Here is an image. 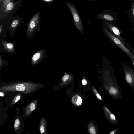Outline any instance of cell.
Instances as JSON below:
<instances>
[{
    "label": "cell",
    "instance_id": "1",
    "mask_svg": "<svg viewBox=\"0 0 134 134\" xmlns=\"http://www.w3.org/2000/svg\"><path fill=\"white\" fill-rule=\"evenodd\" d=\"M42 86L39 84L30 82L13 83L0 87L1 91L5 92L19 91L26 94L32 93Z\"/></svg>",
    "mask_w": 134,
    "mask_h": 134
},
{
    "label": "cell",
    "instance_id": "2",
    "mask_svg": "<svg viewBox=\"0 0 134 134\" xmlns=\"http://www.w3.org/2000/svg\"><path fill=\"white\" fill-rule=\"evenodd\" d=\"M24 0H11L5 8L0 11V20L12 18L14 14L21 6Z\"/></svg>",
    "mask_w": 134,
    "mask_h": 134
},
{
    "label": "cell",
    "instance_id": "3",
    "mask_svg": "<svg viewBox=\"0 0 134 134\" xmlns=\"http://www.w3.org/2000/svg\"><path fill=\"white\" fill-rule=\"evenodd\" d=\"M102 29L105 36L109 40L126 53L132 60H134V55L121 41L113 35L104 25L102 26Z\"/></svg>",
    "mask_w": 134,
    "mask_h": 134
},
{
    "label": "cell",
    "instance_id": "4",
    "mask_svg": "<svg viewBox=\"0 0 134 134\" xmlns=\"http://www.w3.org/2000/svg\"><path fill=\"white\" fill-rule=\"evenodd\" d=\"M65 3L71 12L75 26L83 35L84 31L83 24L77 7L73 4L69 2L65 1Z\"/></svg>",
    "mask_w": 134,
    "mask_h": 134
},
{
    "label": "cell",
    "instance_id": "5",
    "mask_svg": "<svg viewBox=\"0 0 134 134\" xmlns=\"http://www.w3.org/2000/svg\"><path fill=\"white\" fill-rule=\"evenodd\" d=\"M41 19V13L37 11L34 14L29 21L27 28L28 33L32 34L34 31L40 30Z\"/></svg>",
    "mask_w": 134,
    "mask_h": 134
},
{
    "label": "cell",
    "instance_id": "6",
    "mask_svg": "<svg viewBox=\"0 0 134 134\" xmlns=\"http://www.w3.org/2000/svg\"><path fill=\"white\" fill-rule=\"evenodd\" d=\"M118 13L111 10H104L96 15V18L102 20L115 23L117 20Z\"/></svg>",
    "mask_w": 134,
    "mask_h": 134
},
{
    "label": "cell",
    "instance_id": "7",
    "mask_svg": "<svg viewBox=\"0 0 134 134\" xmlns=\"http://www.w3.org/2000/svg\"><path fill=\"white\" fill-rule=\"evenodd\" d=\"M123 70L125 73V80L130 87L132 92H134V70L129 67L125 66Z\"/></svg>",
    "mask_w": 134,
    "mask_h": 134
},
{
    "label": "cell",
    "instance_id": "8",
    "mask_svg": "<svg viewBox=\"0 0 134 134\" xmlns=\"http://www.w3.org/2000/svg\"><path fill=\"white\" fill-rule=\"evenodd\" d=\"M102 23L103 25L105 26L111 33L116 37L119 39L124 43V41L120 35L119 29L113 23L103 20Z\"/></svg>",
    "mask_w": 134,
    "mask_h": 134
},
{
    "label": "cell",
    "instance_id": "9",
    "mask_svg": "<svg viewBox=\"0 0 134 134\" xmlns=\"http://www.w3.org/2000/svg\"><path fill=\"white\" fill-rule=\"evenodd\" d=\"M23 22V19L22 17H20L18 15H16L12 19L10 28L12 29H15Z\"/></svg>",
    "mask_w": 134,
    "mask_h": 134
},
{
    "label": "cell",
    "instance_id": "10",
    "mask_svg": "<svg viewBox=\"0 0 134 134\" xmlns=\"http://www.w3.org/2000/svg\"><path fill=\"white\" fill-rule=\"evenodd\" d=\"M37 100L33 101L30 103L26 107L25 113L26 117H28L36 109L37 104Z\"/></svg>",
    "mask_w": 134,
    "mask_h": 134
},
{
    "label": "cell",
    "instance_id": "11",
    "mask_svg": "<svg viewBox=\"0 0 134 134\" xmlns=\"http://www.w3.org/2000/svg\"><path fill=\"white\" fill-rule=\"evenodd\" d=\"M105 109L107 112V116L112 124L115 125L118 123V121L114 115L106 107Z\"/></svg>",
    "mask_w": 134,
    "mask_h": 134
},
{
    "label": "cell",
    "instance_id": "12",
    "mask_svg": "<svg viewBox=\"0 0 134 134\" xmlns=\"http://www.w3.org/2000/svg\"><path fill=\"white\" fill-rule=\"evenodd\" d=\"M41 134H45L46 132V122L44 118H41L39 128Z\"/></svg>",
    "mask_w": 134,
    "mask_h": 134
},
{
    "label": "cell",
    "instance_id": "13",
    "mask_svg": "<svg viewBox=\"0 0 134 134\" xmlns=\"http://www.w3.org/2000/svg\"><path fill=\"white\" fill-rule=\"evenodd\" d=\"M41 57V54L40 52L35 53L32 58V61L34 63H36Z\"/></svg>",
    "mask_w": 134,
    "mask_h": 134
},
{
    "label": "cell",
    "instance_id": "14",
    "mask_svg": "<svg viewBox=\"0 0 134 134\" xmlns=\"http://www.w3.org/2000/svg\"><path fill=\"white\" fill-rule=\"evenodd\" d=\"M20 124V119L18 117L15 120L14 124V130L15 131L18 130L19 128Z\"/></svg>",
    "mask_w": 134,
    "mask_h": 134
},
{
    "label": "cell",
    "instance_id": "15",
    "mask_svg": "<svg viewBox=\"0 0 134 134\" xmlns=\"http://www.w3.org/2000/svg\"><path fill=\"white\" fill-rule=\"evenodd\" d=\"M11 0H3L1 4L0 5V11L4 9L8 4Z\"/></svg>",
    "mask_w": 134,
    "mask_h": 134
},
{
    "label": "cell",
    "instance_id": "16",
    "mask_svg": "<svg viewBox=\"0 0 134 134\" xmlns=\"http://www.w3.org/2000/svg\"><path fill=\"white\" fill-rule=\"evenodd\" d=\"M21 94L20 93H18L15 96L13 100L11 105H13L15 104L20 99Z\"/></svg>",
    "mask_w": 134,
    "mask_h": 134
},
{
    "label": "cell",
    "instance_id": "17",
    "mask_svg": "<svg viewBox=\"0 0 134 134\" xmlns=\"http://www.w3.org/2000/svg\"><path fill=\"white\" fill-rule=\"evenodd\" d=\"M131 2V7L130 12L132 16L134 19V0H130Z\"/></svg>",
    "mask_w": 134,
    "mask_h": 134
},
{
    "label": "cell",
    "instance_id": "18",
    "mask_svg": "<svg viewBox=\"0 0 134 134\" xmlns=\"http://www.w3.org/2000/svg\"><path fill=\"white\" fill-rule=\"evenodd\" d=\"M82 102V99L81 97L77 95V99L76 102V104L77 105L79 106L80 105Z\"/></svg>",
    "mask_w": 134,
    "mask_h": 134
},
{
    "label": "cell",
    "instance_id": "19",
    "mask_svg": "<svg viewBox=\"0 0 134 134\" xmlns=\"http://www.w3.org/2000/svg\"><path fill=\"white\" fill-rule=\"evenodd\" d=\"M6 48L9 50H12L13 48V46L11 43H7L6 45Z\"/></svg>",
    "mask_w": 134,
    "mask_h": 134
},
{
    "label": "cell",
    "instance_id": "20",
    "mask_svg": "<svg viewBox=\"0 0 134 134\" xmlns=\"http://www.w3.org/2000/svg\"><path fill=\"white\" fill-rule=\"evenodd\" d=\"M69 77V75L66 74L63 76L62 78V80L63 82H65L67 81Z\"/></svg>",
    "mask_w": 134,
    "mask_h": 134
},
{
    "label": "cell",
    "instance_id": "21",
    "mask_svg": "<svg viewBox=\"0 0 134 134\" xmlns=\"http://www.w3.org/2000/svg\"><path fill=\"white\" fill-rule=\"evenodd\" d=\"M89 132L91 134H96V133L95 129L93 127H92L90 129Z\"/></svg>",
    "mask_w": 134,
    "mask_h": 134
},
{
    "label": "cell",
    "instance_id": "22",
    "mask_svg": "<svg viewBox=\"0 0 134 134\" xmlns=\"http://www.w3.org/2000/svg\"><path fill=\"white\" fill-rule=\"evenodd\" d=\"M48 4H51L54 2L55 0H38Z\"/></svg>",
    "mask_w": 134,
    "mask_h": 134
},
{
    "label": "cell",
    "instance_id": "23",
    "mask_svg": "<svg viewBox=\"0 0 134 134\" xmlns=\"http://www.w3.org/2000/svg\"><path fill=\"white\" fill-rule=\"evenodd\" d=\"M118 130V128H116L111 131L109 133V134H115L117 133Z\"/></svg>",
    "mask_w": 134,
    "mask_h": 134
},
{
    "label": "cell",
    "instance_id": "24",
    "mask_svg": "<svg viewBox=\"0 0 134 134\" xmlns=\"http://www.w3.org/2000/svg\"><path fill=\"white\" fill-rule=\"evenodd\" d=\"M93 90H94V91L95 93H96V96H97V98H98V99H99L101 100L102 98H101V96L98 93V92H97V91L96 90L95 88H94Z\"/></svg>",
    "mask_w": 134,
    "mask_h": 134
},
{
    "label": "cell",
    "instance_id": "25",
    "mask_svg": "<svg viewBox=\"0 0 134 134\" xmlns=\"http://www.w3.org/2000/svg\"><path fill=\"white\" fill-rule=\"evenodd\" d=\"M82 84L83 85H86L87 83V81L85 79H83L82 81Z\"/></svg>",
    "mask_w": 134,
    "mask_h": 134
},
{
    "label": "cell",
    "instance_id": "26",
    "mask_svg": "<svg viewBox=\"0 0 134 134\" xmlns=\"http://www.w3.org/2000/svg\"><path fill=\"white\" fill-rule=\"evenodd\" d=\"M3 28V25L2 24L0 26V32L1 34L2 32V30Z\"/></svg>",
    "mask_w": 134,
    "mask_h": 134
},
{
    "label": "cell",
    "instance_id": "27",
    "mask_svg": "<svg viewBox=\"0 0 134 134\" xmlns=\"http://www.w3.org/2000/svg\"><path fill=\"white\" fill-rule=\"evenodd\" d=\"M0 96L1 97H3L4 96V93L3 92H0Z\"/></svg>",
    "mask_w": 134,
    "mask_h": 134
},
{
    "label": "cell",
    "instance_id": "28",
    "mask_svg": "<svg viewBox=\"0 0 134 134\" xmlns=\"http://www.w3.org/2000/svg\"><path fill=\"white\" fill-rule=\"evenodd\" d=\"M95 0H87V1H86V2H88L91 1H94Z\"/></svg>",
    "mask_w": 134,
    "mask_h": 134
},
{
    "label": "cell",
    "instance_id": "29",
    "mask_svg": "<svg viewBox=\"0 0 134 134\" xmlns=\"http://www.w3.org/2000/svg\"><path fill=\"white\" fill-rule=\"evenodd\" d=\"M2 2V0H0V5H1Z\"/></svg>",
    "mask_w": 134,
    "mask_h": 134
},
{
    "label": "cell",
    "instance_id": "30",
    "mask_svg": "<svg viewBox=\"0 0 134 134\" xmlns=\"http://www.w3.org/2000/svg\"><path fill=\"white\" fill-rule=\"evenodd\" d=\"M132 62L134 66V60H132Z\"/></svg>",
    "mask_w": 134,
    "mask_h": 134
},
{
    "label": "cell",
    "instance_id": "31",
    "mask_svg": "<svg viewBox=\"0 0 134 134\" xmlns=\"http://www.w3.org/2000/svg\"><path fill=\"white\" fill-rule=\"evenodd\" d=\"M2 2H3V0H2Z\"/></svg>",
    "mask_w": 134,
    "mask_h": 134
}]
</instances>
